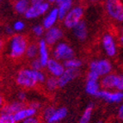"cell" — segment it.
<instances>
[{"mask_svg":"<svg viewBox=\"0 0 123 123\" xmlns=\"http://www.w3.org/2000/svg\"><path fill=\"white\" fill-rule=\"evenodd\" d=\"M112 70H113V65L107 59L94 60L90 62L89 66V71L96 73L100 78L111 73Z\"/></svg>","mask_w":123,"mask_h":123,"instance_id":"cell-4","label":"cell"},{"mask_svg":"<svg viewBox=\"0 0 123 123\" xmlns=\"http://www.w3.org/2000/svg\"><path fill=\"white\" fill-rule=\"evenodd\" d=\"M101 42H102L103 51L107 54V56L110 58L116 56L117 53H118V42L112 34H104L102 37Z\"/></svg>","mask_w":123,"mask_h":123,"instance_id":"cell-5","label":"cell"},{"mask_svg":"<svg viewBox=\"0 0 123 123\" xmlns=\"http://www.w3.org/2000/svg\"><path fill=\"white\" fill-rule=\"evenodd\" d=\"M0 2H1V0H0Z\"/></svg>","mask_w":123,"mask_h":123,"instance_id":"cell-46","label":"cell"},{"mask_svg":"<svg viewBox=\"0 0 123 123\" xmlns=\"http://www.w3.org/2000/svg\"><path fill=\"white\" fill-rule=\"evenodd\" d=\"M31 3L32 4H41V3H43V0H31Z\"/></svg>","mask_w":123,"mask_h":123,"instance_id":"cell-41","label":"cell"},{"mask_svg":"<svg viewBox=\"0 0 123 123\" xmlns=\"http://www.w3.org/2000/svg\"><path fill=\"white\" fill-rule=\"evenodd\" d=\"M117 117L120 121H123V103L121 104V106L119 107L118 111H117Z\"/></svg>","mask_w":123,"mask_h":123,"instance_id":"cell-34","label":"cell"},{"mask_svg":"<svg viewBox=\"0 0 123 123\" xmlns=\"http://www.w3.org/2000/svg\"><path fill=\"white\" fill-rule=\"evenodd\" d=\"M118 90L123 91V74H121V82H120L119 88H118Z\"/></svg>","mask_w":123,"mask_h":123,"instance_id":"cell-36","label":"cell"},{"mask_svg":"<svg viewBox=\"0 0 123 123\" xmlns=\"http://www.w3.org/2000/svg\"><path fill=\"white\" fill-rule=\"evenodd\" d=\"M0 123H17L14 115L0 113Z\"/></svg>","mask_w":123,"mask_h":123,"instance_id":"cell-27","label":"cell"},{"mask_svg":"<svg viewBox=\"0 0 123 123\" xmlns=\"http://www.w3.org/2000/svg\"><path fill=\"white\" fill-rule=\"evenodd\" d=\"M97 98L102 99L108 103H120L123 101V91L119 90H101Z\"/></svg>","mask_w":123,"mask_h":123,"instance_id":"cell-10","label":"cell"},{"mask_svg":"<svg viewBox=\"0 0 123 123\" xmlns=\"http://www.w3.org/2000/svg\"><path fill=\"white\" fill-rule=\"evenodd\" d=\"M4 41L0 37V53L4 49Z\"/></svg>","mask_w":123,"mask_h":123,"instance_id":"cell-40","label":"cell"},{"mask_svg":"<svg viewBox=\"0 0 123 123\" xmlns=\"http://www.w3.org/2000/svg\"><path fill=\"white\" fill-rule=\"evenodd\" d=\"M54 110H55V108H53V106H48L45 109H44L43 111V117L44 119L47 121L48 118H49L50 116H51L52 115H53V113L54 112Z\"/></svg>","mask_w":123,"mask_h":123,"instance_id":"cell-29","label":"cell"},{"mask_svg":"<svg viewBox=\"0 0 123 123\" xmlns=\"http://www.w3.org/2000/svg\"><path fill=\"white\" fill-rule=\"evenodd\" d=\"M122 34H123V31H122Z\"/></svg>","mask_w":123,"mask_h":123,"instance_id":"cell-45","label":"cell"},{"mask_svg":"<svg viewBox=\"0 0 123 123\" xmlns=\"http://www.w3.org/2000/svg\"><path fill=\"white\" fill-rule=\"evenodd\" d=\"M78 76V70L67 69V68H66V70L63 72V74H62L60 78H58L59 87L60 88H63V87L66 86L69 83L72 82V80L75 79Z\"/></svg>","mask_w":123,"mask_h":123,"instance_id":"cell-14","label":"cell"},{"mask_svg":"<svg viewBox=\"0 0 123 123\" xmlns=\"http://www.w3.org/2000/svg\"><path fill=\"white\" fill-rule=\"evenodd\" d=\"M46 67H47L48 72L51 74V76L55 77V78H60L66 70L64 64L60 63V60H56V59H50L47 62Z\"/></svg>","mask_w":123,"mask_h":123,"instance_id":"cell-13","label":"cell"},{"mask_svg":"<svg viewBox=\"0 0 123 123\" xmlns=\"http://www.w3.org/2000/svg\"><path fill=\"white\" fill-rule=\"evenodd\" d=\"M90 1H92V2H99L101 0H90Z\"/></svg>","mask_w":123,"mask_h":123,"instance_id":"cell-42","label":"cell"},{"mask_svg":"<svg viewBox=\"0 0 123 123\" xmlns=\"http://www.w3.org/2000/svg\"><path fill=\"white\" fill-rule=\"evenodd\" d=\"M94 104L92 103H89L83 112L82 115L79 119V123H90L91 117H92V113L94 110Z\"/></svg>","mask_w":123,"mask_h":123,"instance_id":"cell-22","label":"cell"},{"mask_svg":"<svg viewBox=\"0 0 123 123\" xmlns=\"http://www.w3.org/2000/svg\"><path fill=\"white\" fill-rule=\"evenodd\" d=\"M72 29H73L74 35L79 41H84L88 36V29H87V26L84 21H80Z\"/></svg>","mask_w":123,"mask_h":123,"instance_id":"cell-19","label":"cell"},{"mask_svg":"<svg viewBox=\"0 0 123 123\" xmlns=\"http://www.w3.org/2000/svg\"><path fill=\"white\" fill-rule=\"evenodd\" d=\"M45 85L46 88L47 90L49 91H54L57 88H60L59 87V81H58V78L55 77H49L47 78L45 81Z\"/></svg>","mask_w":123,"mask_h":123,"instance_id":"cell-25","label":"cell"},{"mask_svg":"<svg viewBox=\"0 0 123 123\" xmlns=\"http://www.w3.org/2000/svg\"><path fill=\"white\" fill-rule=\"evenodd\" d=\"M63 64L65 67L67 68V69H75V70H78L83 66V62L74 57L71 58L67 60H65Z\"/></svg>","mask_w":123,"mask_h":123,"instance_id":"cell-23","label":"cell"},{"mask_svg":"<svg viewBox=\"0 0 123 123\" xmlns=\"http://www.w3.org/2000/svg\"><path fill=\"white\" fill-rule=\"evenodd\" d=\"M29 105L30 107H32V108H34V109H37V110H39L40 108H41V103H38V102H32V103H30Z\"/></svg>","mask_w":123,"mask_h":123,"instance_id":"cell-35","label":"cell"},{"mask_svg":"<svg viewBox=\"0 0 123 123\" xmlns=\"http://www.w3.org/2000/svg\"><path fill=\"white\" fill-rule=\"evenodd\" d=\"M29 7V0H17L14 4L15 10L19 14H24Z\"/></svg>","mask_w":123,"mask_h":123,"instance_id":"cell-24","label":"cell"},{"mask_svg":"<svg viewBox=\"0 0 123 123\" xmlns=\"http://www.w3.org/2000/svg\"><path fill=\"white\" fill-rule=\"evenodd\" d=\"M30 68H32L34 70H37V71L41 70V69L43 68V66H42L41 60H39V58H35V59H33V60H31Z\"/></svg>","mask_w":123,"mask_h":123,"instance_id":"cell-28","label":"cell"},{"mask_svg":"<svg viewBox=\"0 0 123 123\" xmlns=\"http://www.w3.org/2000/svg\"><path fill=\"white\" fill-rule=\"evenodd\" d=\"M48 7H49V5L47 3L32 4L24 13V16L28 19L35 18V17H38L41 15H43L44 13H46V11L48 10Z\"/></svg>","mask_w":123,"mask_h":123,"instance_id":"cell-11","label":"cell"},{"mask_svg":"<svg viewBox=\"0 0 123 123\" xmlns=\"http://www.w3.org/2000/svg\"><path fill=\"white\" fill-rule=\"evenodd\" d=\"M21 123H40V120L36 115H34L23 120V121H21Z\"/></svg>","mask_w":123,"mask_h":123,"instance_id":"cell-32","label":"cell"},{"mask_svg":"<svg viewBox=\"0 0 123 123\" xmlns=\"http://www.w3.org/2000/svg\"><path fill=\"white\" fill-rule=\"evenodd\" d=\"M25 55L27 56L28 59H30V60L35 59L36 56L38 55V45H36L35 43L29 44L26 49Z\"/></svg>","mask_w":123,"mask_h":123,"instance_id":"cell-26","label":"cell"},{"mask_svg":"<svg viewBox=\"0 0 123 123\" xmlns=\"http://www.w3.org/2000/svg\"><path fill=\"white\" fill-rule=\"evenodd\" d=\"M29 45L27 38L23 35H16L11 37L9 44V55L12 59H20L26 53Z\"/></svg>","mask_w":123,"mask_h":123,"instance_id":"cell-2","label":"cell"},{"mask_svg":"<svg viewBox=\"0 0 123 123\" xmlns=\"http://www.w3.org/2000/svg\"><path fill=\"white\" fill-rule=\"evenodd\" d=\"M56 2L59 4V8H58L59 19L63 20L72 7V0H57Z\"/></svg>","mask_w":123,"mask_h":123,"instance_id":"cell-20","label":"cell"},{"mask_svg":"<svg viewBox=\"0 0 123 123\" xmlns=\"http://www.w3.org/2000/svg\"><path fill=\"white\" fill-rule=\"evenodd\" d=\"M17 100L24 103V101L26 100V98H27V93L25 92V91H23V90H21V91H19V92L17 93Z\"/></svg>","mask_w":123,"mask_h":123,"instance_id":"cell-33","label":"cell"},{"mask_svg":"<svg viewBox=\"0 0 123 123\" xmlns=\"http://www.w3.org/2000/svg\"><path fill=\"white\" fill-rule=\"evenodd\" d=\"M120 82H121V75L112 72L100 78V85L103 90H118Z\"/></svg>","mask_w":123,"mask_h":123,"instance_id":"cell-9","label":"cell"},{"mask_svg":"<svg viewBox=\"0 0 123 123\" xmlns=\"http://www.w3.org/2000/svg\"><path fill=\"white\" fill-rule=\"evenodd\" d=\"M97 123H103V121H97Z\"/></svg>","mask_w":123,"mask_h":123,"instance_id":"cell-43","label":"cell"},{"mask_svg":"<svg viewBox=\"0 0 123 123\" xmlns=\"http://www.w3.org/2000/svg\"><path fill=\"white\" fill-rule=\"evenodd\" d=\"M104 9L111 20L115 23H123V2L121 0H105Z\"/></svg>","mask_w":123,"mask_h":123,"instance_id":"cell-3","label":"cell"},{"mask_svg":"<svg viewBox=\"0 0 123 123\" xmlns=\"http://www.w3.org/2000/svg\"><path fill=\"white\" fill-rule=\"evenodd\" d=\"M57 19H59V11H58V9H53V10H51V12L45 17L42 26L46 29H50L55 24Z\"/></svg>","mask_w":123,"mask_h":123,"instance_id":"cell-21","label":"cell"},{"mask_svg":"<svg viewBox=\"0 0 123 123\" xmlns=\"http://www.w3.org/2000/svg\"><path fill=\"white\" fill-rule=\"evenodd\" d=\"M4 98H3V97L0 95V113H1V111H2V109L3 107H4Z\"/></svg>","mask_w":123,"mask_h":123,"instance_id":"cell-38","label":"cell"},{"mask_svg":"<svg viewBox=\"0 0 123 123\" xmlns=\"http://www.w3.org/2000/svg\"><path fill=\"white\" fill-rule=\"evenodd\" d=\"M13 32H14L13 28H10V27H9V26L6 27V33L8 34V35H12Z\"/></svg>","mask_w":123,"mask_h":123,"instance_id":"cell-37","label":"cell"},{"mask_svg":"<svg viewBox=\"0 0 123 123\" xmlns=\"http://www.w3.org/2000/svg\"><path fill=\"white\" fill-rule=\"evenodd\" d=\"M38 56L43 67H46L47 62L50 60L48 45L44 39H41L38 42Z\"/></svg>","mask_w":123,"mask_h":123,"instance_id":"cell-15","label":"cell"},{"mask_svg":"<svg viewBox=\"0 0 123 123\" xmlns=\"http://www.w3.org/2000/svg\"><path fill=\"white\" fill-rule=\"evenodd\" d=\"M47 76L41 70H34L32 68H23L17 72L16 83L23 89H32L38 84L45 83Z\"/></svg>","mask_w":123,"mask_h":123,"instance_id":"cell-1","label":"cell"},{"mask_svg":"<svg viewBox=\"0 0 123 123\" xmlns=\"http://www.w3.org/2000/svg\"><path fill=\"white\" fill-rule=\"evenodd\" d=\"M117 42L121 45H123V34H121L119 37H118V39H117Z\"/></svg>","mask_w":123,"mask_h":123,"instance_id":"cell-39","label":"cell"},{"mask_svg":"<svg viewBox=\"0 0 123 123\" xmlns=\"http://www.w3.org/2000/svg\"><path fill=\"white\" fill-rule=\"evenodd\" d=\"M84 16V9L78 6L72 9L67 12L65 18L63 19L64 24L67 29H73L80 21H82Z\"/></svg>","mask_w":123,"mask_h":123,"instance_id":"cell-8","label":"cell"},{"mask_svg":"<svg viewBox=\"0 0 123 123\" xmlns=\"http://www.w3.org/2000/svg\"><path fill=\"white\" fill-rule=\"evenodd\" d=\"M24 27H25V24L23 23V22H22V21H17V22L13 24L12 28H13V29H14V31L20 32V31L23 30Z\"/></svg>","mask_w":123,"mask_h":123,"instance_id":"cell-31","label":"cell"},{"mask_svg":"<svg viewBox=\"0 0 123 123\" xmlns=\"http://www.w3.org/2000/svg\"><path fill=\"white\" fill-rule=\"evenodd\" d=\"M25 107V103L23 102H21L19 100L13 101L11 103H8V104H4L1 113L4 114H10V115H15L17 111L22 109Z\"/></svg>","mask_w":123,"mask_h":123,"instance_id":"cell-17","label":"cell"},{"mask_svg":"<svg viewBox=\"0 0 123 123\" xmlns=\"http://www.w3.org/2000/svg\"><path fill=\"white\" fill-rule=\"evenodd\" d=\"M67 109L65 107H61L59 109H55L53 115L47 120V123H58L59 121H62L66 117L67 115Z\"/></svg>","mask_w":123,"mask_h":123,"instance_id":"cell-18","label":"cell"},{"mask_svg":"<svg viewBox=\"0 0 123 123\" xmlns=\"http://www.w3.org/2000/svg\"><path fill=\"white\" fill-rule=\"evenodd\" d=\"M37 112H38L37 109H34L29 105H28V107H23L22 109L17 111V113L14 115V117L16 121H17V122H21V121H23V120L27 119L29 117L36 115Z\"/></svg>","mask_w":123,"mask_h":123,"instance_id":"cell-16","label":"cell"},{"mask_svg":"<svg viewBox=\"0 0 123 123\" xmlns=\"http://www.w3.org/2000/svg\"><path fill=\"white\" fill-rule=\"evenodd\" d=\"M33 33L36 36H41L44 34V27L41 25H36L33 28Z\"/></svg>","mask_w":123,"mask_h":123,"instance_id":"cell-30","label":"cell"},{"mask_svg":"<svg viewBox=\"0 0 123 123\" xmlns=\"http://www.w3.org/2000/svg\"><path fill=\"white\" fill-rule=\"evenodd\" d=\"M53 55L54 59L58 60H67L71 58H73L75 55L74 50L70 45L66 42H59L55 45L53 51Z\"/></svg>","mask_w":123,"mask_h":123,"instance_id":"cell-7","label":"cell"},{"mask_svg":"<svg viewBox=\"0 0 123 123\" xmlns=\"http://www.w3.org/2000/svg\"><path fill=\"white\" fill-rule=\"evenodd\" d=\"M102 90L100 85V77L92 72L87 73L86 84H85V91L88 95L97 97L99 92Z\"/></svg>","mask_w":123,"mask_h":123,"instance_id":"cell-6","label":"cell"},{"mask_svg":"<svg viewBox=\"0 0 123 123\" xmlns=\"http://www.w3.org/2000/svg\"><path fill=\"white\" fill-rule=\"evenodd\" d=\"M50 2H54V1H57V0H49Z\"/></svg>","mask_w":123,"mask_h":123,"instance_id":"cell-44","label":"cell"},{"mask_svg":"<svg viewBox=\"0 0 123 123\" xmlns=\"http://www.w3.org/2000/svg\"><path fill=\"white\" fill-rule=\"evenodd\" d=\"M63 36V31L59 27L53 26L50 29H47L45 32V38L44 40L47 43V45L53 46L57 44Z\"/></svg>","mask_w":123,"mask_h":123,"instance_id":"cell-12","label":"cell"}]
</instances>
